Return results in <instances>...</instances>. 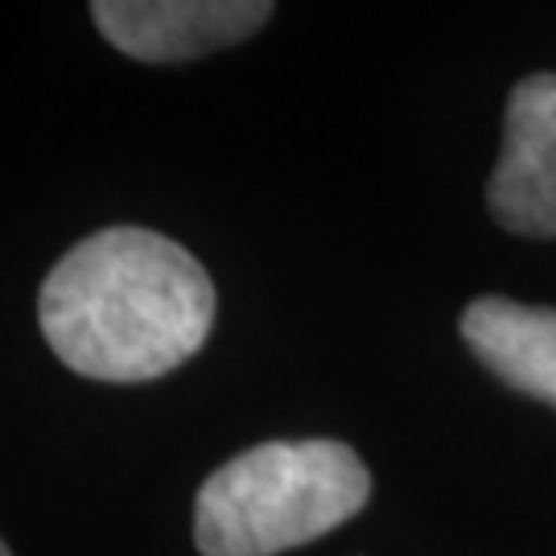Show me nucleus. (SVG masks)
<instances>
[{
    "mask_svg": "<svg viewBox=\"0 0 556 556\" xmlns=\"http://www.w3.org/2000/svg\"><path fill=\"white\" fill-rule=\"evenodd\" d=\"M215 309L202 260L132 223L79 239L38 293L46 346L96 383H149L178 371L206 346Z\"/></svg>",
    "mask_w": 556,
    "mask_h": 556,
    "instance_id": "f257e3e1",
    "label": "nucleus"
},
{
    "mask_svg": "<svg viewBox=\"0 0 556 556\" xmlns=\"http://www.w3.org/2000/svg\"><path fill=\"white\" fill-rule=\"evenodd\" d=\"M367 498L371 470L351 445L260 441L199 486L194 544L202 556H277L351 523Z\"/></svg>",
    "mask_w": 556,
    "mask_h": 556,
    "instance_id": "f03ea898",
    "label": "nucleus"
},
{
    "mask_svg": "<svg viewBox=\"0 0 556 556\" xmlns=\"http://www.w3.org/2000/svg\"><path fill=\"white\" fill-rule=\"evenodd\" d=\"M486 206L511 236L556 239V75L548 71L519 79L507 96Z\"/></svg>",
    "mask_w": 556,
    "mask_h": 556,
    "instance_id": "7ed1b4c3",
    "label": "nucleus"
},
{
    "mask_svg": "<svg viewBox=\"0 0 556 556\" xmlns=\"http://www.w3.org/2000/svg\"><path fill=\"white\" fill-rule=\"evenodd\" d=\"M268 0H96L91 21L119 54L153 66L206 59L260 34Z\"/></svg>",
    "mask_w": 556,
    "mask_h": 556,
    "instance_id": "20e7f679",
    "label": "nucleus"
},
{
    "mask_svg": "<svg viewBox=\"0 0 556 556\" xmlns=\"http://www.w3.org/2000/svg\"><path fill=\"white\" fill-rule=\"evenodd\" d=\"M475 358L507 388L556 408V309L478 298L457 321Z\"/></svg>",
    "mask_w": 556,
    "mask_h": 556,
    "instance_id": "39448f33",
    "label": "nucleus"
},
{
    "mask_svg": "<svg viewBox=\"0 0 556 556\" xmlns=\"http://www.w3.org/2000/svg\"><path fill=\"white\" fill-rule=\"evenodd\" d=\"M0 556H13V548H9V544H4V540H0Z\"/></svg>",
    "mask_w": 556,
    "mask_h": 556,
    "instance_id": "423d86ee",
    "label": "nucleus"
}]
</instances>
